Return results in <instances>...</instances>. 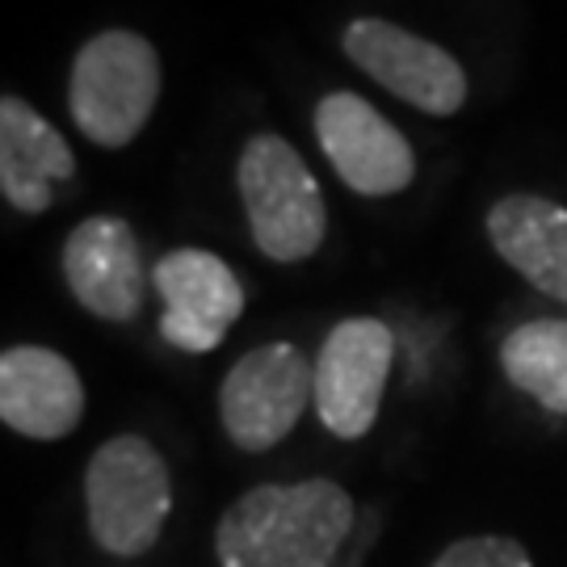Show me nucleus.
Returning <instances> with one entry per match:
<instances>
[{
  "label": "nucleus",
  "mask_w": 567,
  "mask_h": 567,
  "mask_svg": "<svg viewBox=\"0 0 567 567\" xmlns=\"http://www.w3.org/2000/svg\"><path fill=\"white\" fill-rule=\"evenodd\" d=\"M353 496L332 480L261 484L215 526L219 567H328L353 529Z\"/></svg>",
  "instance_id": "obj_1"
},
{
  "label": "nucleus",
  "mask_w": 567,
  "mask_h": 567,
  "mask_svg": "<svg viewBox=\"0 0 567 567\" xmlns=\"http://www.w3.org/2000/svg\"><path fill=\"white\" fill-rule=\"evenodd\" d=\"M173 508V480L161 450L140 433H118L84 466V522L114 559H143L161 543Z\"/></svg>",
  "instance_id": "obj_2"
},
{
  "label": "nucleus",
  "mask_w": 567,
  "mask_h": 567,
  "mask_svg": "<svg viewBox=\"0 0 567 567\" xmlns=\"http://www.w3.org/2000/svg\"><path fill=\"white\" fill-rule=\"evenodd\" d=\"M236 182L252 244L269 261L299 265L320 252L328 231L324 194L307 161L282 135L261 131L244 143Z\"/></svg>",
  "instance_id": "obj_3"
},
{
  "label": "nucleus",
  "mask_w": 567,
  "mask_h": 567,
  "mask_svg": "<svg viewBox=\"0 0 567 567\" xmlns=\"http://www.w3.org/2000/svg\"><path fill=\"white\" fill-rule=\"evenodd\" d=\"M161 102V55L135 30H102L72 63V122L97 147H126Z\"/></svg>",
  "instance_id": "obj_4"
},
{
  "label": "nucleus",
  "mask_w": 567,
  "mask_h": 567,
  "mask_svg": "<svg viewBox=\"0 0 567 567\" xmlns=\"http://www.w3.org/2000/svg\"><path fill=\"white\" fill-rule=\"evenodd\" d=\"M307 404H316V362L290 341L244 353L219 386V421L248 454L278 446L299 425Z\"/></svg>",
  "instance_id": "obj_5"
},
{
  "label": "nucleus",
  "mask_w": 567,
  "mask_h": 567,
  "mask_svg": "<svg viewBox=\"0 0 567 567\" xmlns=\"http://www.w3.org/2000/svg\"><path fill=\"white\" fill-rule=\"evenodd\" d=\"M344 55L362 68L374 84L395 93L400 102L416 105L433 118H454L466 105L463 63L437 42L412 34L383 18H353L341 34Z\"/></svg>",
  "instance_id": "obj_6"
},
{
  "label": "nucleus",
  "mask_w": 567,
  "mask_h": 567,
  "mask_svg": "<svg viewBox=\"0 0 567 567\" xmlns=\"http://www.w3.org/2000/svg\"><path fill=\"white\" fill-rule=\"evenodd\" d=\"M391 358L395 337L383 320L370 316L341 320L324 337L316 358V416L332 437L358 442L374 429Z\"/></svg>",
  "instance_id": "obj_7"
},
{
  "label": "nucleus",
  "mask_w": 567,
  "mask_h": 567,
  "mask_svg": "<svg viewBox=\"0 0 567 567\" xmlns=\"http://www.w3.org/2000/svg\"><path fill=\"white\" fill-rule=\"evenodd\" d=\"M316 140L328 164L337 168L353 194L362 198H391L412 185L416 156L400 126L358 97V93H328L316 105Z\"/></svg>",
  "instance_id": "obj_8"
},
{
  "label": "nucleus",
  "mask_w": 567,
  "mask_h": 567,
  "mask_svg": "<svg viewBox=\"0 0 567 567\" xmlns=\"http://www.w3.org/2000/svg\"><path fill=\"white\" fill-rule=\"evenodd\" d=\"M152 286L164 299L161 337L185 353H210L244 316V286L231 265L203 248H177L152 265Z\"/></svg>",
  "instance_id": "obj_9"
},
{
  "label": "nucleus",
  "mask_w": 567,
  "mask_h": 567,
  "mask_svg": "<svg viewBox=\"0 0 567 567\" xmlns=\"http://www.w3.org/2000/svg\"><path fill=\"white\" fill-rule=\"evenodd\" d=\"M63 282L72 299L105 324H131L147 299V269L131 224L93 215L63 240Z\"/></svg>",
  "instance_id": "obj_10"
},
{
  "label": "nucleus",
  "mask_w": 567,
  "mask_h": 567,
  "mask_svg": "<svg viewBox=\"0 0 567 567\" xmlns=\"http://www.w3.org/2000/svg\"><path fill=\"white\" fill-rule=\"evenodd\" d=\"M0 421L34 442H60L84 421V383L76 365L42 344L0 353Z\"/></svg>",
  "instance_id": "obj_11"
},
{
  "label": "nucleus",
  "mask_w": 567,
  "mask_h": 567,
  "mask_svg": "<svg viewBox=\"0 0 567 567\" xmlns=\"http://www.w3.org/2000/svg\"><path fill=\"white\" fill-rule=\"evenodd\" d=\"M76 177V152L18 93L0 102V194L21 215L55 206V189Z\"/></svg>",
  "instance_id": "obj_12"
},
{
  "label": "nucleus",
  "mask_w": 567,
  "mask_h": 567,
  "mask_svg": "<svg viewBox=\"0 0 567 567\" xmlns=\"http://www.w3.org/2000/svg\"><path fill=\"white\" fill-rule=\"evenodd\" d=\"M487 240L534 290L567 303V206L543 194H505L487 210Z\"/></svg>",
  "instance_id": "obj_13"
},
{
  "label": "nucleus",
  "mask_w": 567,
  "mask_h": 567,
  "mask_svg": "<svg viewBox=\"0 0 567 567\" xmlns=\"http://www.w3.org/2000/svg\"><path fill=\"white\" fill-rule=\"evenodd\" d=\"M508 383L529 400L567 416V320H534L513 328L501 344Z\"/></svg>",
  "instance_id": "obj_14"
},
{
  "label": "nucleus",
  "mask_w": 567,
  "mask_h": 567,
  "mask_svg": "<svg viewBox=\"0 0 567 567\" xmlns=\"http://www.w3.org/2000/svg\"><path fill=\"white\" fill-rule=\"evenodd\" d=\"M429 567H534L529 550L505 534H471L450 543Z\"/></svg>",
  "instance_id": "obj_15"
}]
</instances>
